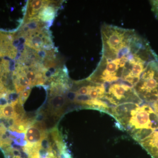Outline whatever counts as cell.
Instances as JSON below:
<instances>
[{
  "mask_svg": "<svg viewBox=\"0 0 158 158\" xmlns=\"http://www.w3.org/2000/svg\"><path fill=\"white\" fill-rule=\"evenodd\" d=\"M109 114L138 143L158 130L157 115L147 103H129L111 106Z\"/></svg>",
  "mask_w": 158,
  "mask_h": 158,
  "instance_id": "cell-1",
  "label": "cell"
},
{
  "mask_svg": "<svg viewBox=\"0 0 158 158\" xmlns=\"http://www.w3.org/2000/svg\"><path fill=\"white\" fill-rule=\"evenodd\" d=\"M102 40L101 58L112 59L131 46L140 37L134 30L113 25L103 24L101 28Z\"/></svg>",
  "mask_w": 158,
  "mask_h": 158,
  "instance_id": "cell-2",
  "label": "cell"
},
{
  "mask_svg": "<svg viewBox=\"0 0 158 158\" xmlns=\"http://www.w3.org/2000/svg\"><path fill=\"white\" fill-rule=\"evenodd\" d=\"M143 102L152 103L158 99V60L151 62L134 87Z\"/></svg>",
  "mask_w": 158,
  "mask_h": 158,
  "instance_id": "cell-3",
  "label": "cell"
},
{
  "mask_svg": "<svg viewBox=\"0 0 158 158\" xmlns=\"http://www.w3.org/2000/svg\"><path fill=\"white\" fill-rule=\"evenodd\" d=\"M105 100L112 106L129 103L139 105L143 103L134 87L121 81L109 84L106 87Z\"/></svg>",
  "mask_w": 158,
  "mask_h": 158,
  "instance_id": "cell-4",
  "label": "cell"
},
{
  "mask_svg": "<svg viewBox=\"0 0 158 158\" xmlns=\"http://www.w3.org/2000/svg\"><path fill=\"white\" fill-rule=\"evenodd\" d=\"M25 40V45L36 52L52 49L51 34L46 27L29 34Z\"/></svg>",
  "mask_w": 158,
  "mask_h": 158,
  "instance_id": "cell-5",
  "label": "cell"
},
{
  "mask_svg": "<svg viewBox=\"0 0 158 158\" xmlns=\"http://www.w3.org/2000/svg\"><path fill=\"white\" fill-rule=\"evenodd\" d=\"M45 125L42 122L35 123L31 125L26 130L25 139L27 145L31 146H41L42 142L47 137Z\"/></svg>",
  "mask_w": 158,
  "mask_h": 158,
  "instance_id": "cell-6",
  "label": "cell"
},
{
  "mask_svg": "<svg viewBox=\"0 0 158 158\" xmlns=\"http://www.w3.org/2000/svg\"><path fill=\"white\" fill-rule=\"evenodd\" d=\"M13 39L11 35L0 32V57H8L14 59L16 57L17 50L14 45Z\"/></svg>",
  "mask_w": 158,
  "mask_h": 158,
  "instance_id": "cell-7",
  "label": "cell"
},
{
  "mask_svg": "<svg viewBox=\"0 0 158 158\" xmlns=\"http://www.w3.org/2000/svg\"><path fill=\"white\" fill-rule=\"evenodd\" d=\"M50 1L44 0L29 1L26 9L23 23L37 18L41 9L50 2Z\"/></svg>",
  "mask_w": 158,
  "mask_h": 158,
  "instance_id": "cell-8",
  "label": "cell"
},
{
  "mask_svg": "<svg viewBox=\"0 0 158 158\" xmlns=\"http://www.w3.org/2000/svg\"><path fill=\"white\" fill-rule=\"evenodd\" d=\"M139 143L152 157L158 158V130Z\"/></svg>",
  "mask_w": 158,
  "mask_h": 158,
  "instance_id": "cell-9",
  "label": "cell"
},
{
  "mask_svg": "<svg viewBox=\"0 0 158 158\" xmlns=\"http://www.w3.org/2000/svg\"><path fill=\"white\" fill-rule=\"evenodd\" d=\"M66 94H57L50 96L48 102L49 111L52 115H60L66 103Z\"/></svg>",
  "mask_w": 158,
  "mask_h": 158,
  "instance_id": "cell-10",
  "label": "cell"
},
{
  "mask_svg": "<svg viewBox=\"0 0 158 158\" xmlns=\"http://www.w3.org/2000/svg\"><path fill=\"white\" fill-rule=\"evenodd\" d=\"M56 2L50 1V2L44 6L39 12L37 18L44 23L52 22L56 16L58 8Z\"/></svg>",
  "mask_w": 158,
  "mask_h": 158,
  "instance_id": "cell-11",
  "label": "cell"
},
{
  "mask_svg": "<svg viewBox=\"0 0 158 158\" xmlns=\"http://www.w3.org/2000/svg\"><path fill=\"white\" fill-rule=\"evenodd\" d=\"M18 102V98H17L10 103L0 105V118L12 119L13 121L17 118H22L18 115L15 108Z\"/></svg>",
  "mask_w": 158,
  "mask_h": 158,
  "instance_id": "cell-12",
  "label": "cell"
},
{
  "mask_svg": "<svg viewBox=\"0 0 158 158\" xmlns=\"http://www.w3.org/2000/svg\"><path fill=\"white\" fill-rule=\"evenodd\" d=\"M13 84L17 94L31 87V83L23 74L15 69L13 72Z\"/></svg>",
  "mask_w": 158,
  "mask_h": 158,
  "instance_id": "cell-13",
  "label": "cell"
},
{
  "mask_svg": "<svg viewBox=\"0 0 158 158\" xmlns=\"http://www.w3.org/2000/svg\"><path fill=\"white\" fill-rule=\"evenodd\" d=\"M3 73H0V98H7L9 94L12 93V91L7 90L3 82L2 77Z\"/></svg>",
  "mask_w": 158,
  "mask_h": 158,
  "instance_id": "cell-14",
  "label": "cell"
},
{
  "mask_svg": "<svg viewBox=\"0 0 158 158\" xmlns=\"http://www.w3.org/2000/svg\"><path fill=\"white\" fill-rule=\"evenodd\" d=\"M31 91V89H26L21 91L19 94L18 98L19 102L21 105H22L25 102L29 97Z\"/></svg>",
  "mask_w": 158,
  "mask_h": 158,
  "instance_id": "cell-15",
  "label": "cell"
},
{
  "mask_svg": "<svg viewBox=\"0 0 158 158\" xmlns=\"http://www.w3.org/2000/svg\"><path fill=\"white\" fill-rule=\"evenodd\" d=\"M152 11L153 12L156 18L158 19V1H150Z\"/></svg>",
  "mask_w": 158,
  "mask_h": 158,
  "instance_id": "cell-16",
  "label": "cell"
},
{
  "mask_svg": "<svg viewBox=\"0 0 158 158\" xmlns=\"http://www.w3.org/2000/svg\"><path fill=\"white\" fill-rule=\"evenodd\" d=\"M152 104V107L158 117V99Z\"/></svg>",
  "mask_w": 158,
  "mask_h": 158,
  "instance_id": "cell-17",
  "label": "cell"
},
{
  "mask_svg": "<svg viewBox=\"0 0 158 158\" xmlns=\"http://www.w3.org/2000/svg\"><path fill=\"white\" fill-rule=\"evenodd\" d=\"M42 157V158H61V156H58L57 155L55 154H50L47 153L44 156H41ZM63 158H67V157H64Z\"/></svg>",
  "mask_w": 158,
  "mask_h": 158,
  "instance_id": "cell-18",
  "label": "cell"
},
{
  "mask_svg": "<svg viewBox=\"0 0 158 158\" xmlns=\"http://www.w3.org/2000/svg\"><path fill=\"white\" fill-rule=\"evenodd\" d=\"M3 68H4V67H3L2 64V65H0V73H2L3 72L5 71L3 70L2 69Z\"/></svg>",
  "mask_w": 158,
  "mask_h": 158,
  "instance_id": "cell-19",
  "label": "cell"
},
{
  "mask_svg": "<svg viewBox=\"0 0 158 158\" xmlns=\"http://www.w3.org/2000/svg\"><path fill=\"white\" fill-rule=\"evenodd\" d=\"M12 158H22L20 156L17 155V156H14L12 157Z\"/></svg>",
  "mask_w": 158,
  "mask_h": 158,
  "instance_id": "cell-20",
  "label": "cell"
}]
</instances>
